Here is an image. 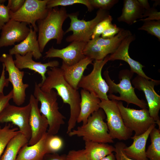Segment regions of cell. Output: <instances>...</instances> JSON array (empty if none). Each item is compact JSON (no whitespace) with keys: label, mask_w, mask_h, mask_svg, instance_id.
Listing matches in <instances>:
<instances>
[{"label":"cell","mask_w":160,"mask_h":160,"mask_svg":"<svg viewBox=\"0 0 160 160\" xmlns=\"http://www.w3.org/2000/svg\"><path fill=\"white\" fill-rule=\"evenodd\" d=\"M43 160H67L66 155H60L57 153L46 154Z\"/></svg>","instance_id":"43"},{"label":"cell","mask_w":160,"mask_h":160,"mask_svg":"<svg viewBox=\"0 0 160 160\" xmlns=\"http://www.w3.org/2000/svg\"><path fill=\"white\" fill-rule=\"evenodd\" d=\"M63 144V140L60 137L49 134L47 141L49 153H57L62 149Z\"/></svg>","instance_id":"32"},{"label":"cell","mask_w":160,"mask_h":160,"mask_svg":"<svg viewBox=\"0 0 160 160\" xmlns=\"http://www.w3.org/2000/svg\"><path fill=\"white\" fill-rule=\"evenodd\" d=\"M135 39V35L132 34L125 38L122 41L116 50L108 55L109 61L120 60L125 61L129 65L130 70L133 73L145 79L151 80L152 79L148 76L143 71L144 66L137 61L132 58L129 54V49L130 43Z\"/></svg>","instance_id":"18"},{"label":"cell","mask_w":160,"mask_h":160,"mask_svg":"<svg viewBox=\"0 0 160 160\" xmlns=\"http://www.w3.org/2000/svg\"><path fill=\"white\" fill-rule=\"evenodd\" d=\"M28 25L10 19L1 29L0 48L14 45L15 43H20L25 39L30 31Z\"/></svg>","instance_id":"16"},{"label":"cell","mask_w":160,"mask_h":160,"mask_svg":"<svg viewBox=\"0 0 160 160\" xmlns=\"http://www.w3.org/2000/svg\"><path fill=\"white\" fill-rule=\"evenodd\" d=\"M117 102L114 100H101L100 107L106 116V124L111 138L125 140L131 138L132 132L124 124Z\"/></svg>","instance_id":"8"},{"label":"cell","mask_w":160,"mask_h":160,"mask_svg":"<svg viewBox=\"0 0 160 160\" xmlns=\"http://www.w3.org/2000/svg\"><path fill=\"white\" fill-rule=\"evenodd\" d=\"M33 57L32 52H28L24 56L16 54L14 63L16 66L20 70L28 69L39 74L41 77V83L43 82L46 79L45 74L48 70L47 68L58 67L60 64L59 62L56 60L45 63L36 62L33 60Z\"/></svg>","instance_id":"19"},{"label":"cell","mask_w":160,"mask_h":160,"mask_svg":"<svg viewBox=\"0 0 160 160\" xmlns=\"http://www.w3.org/2000/svg\"><path fill=\"white\" fill-rule=\"evenodd\" d=\"M159 1H156L155 3H154V5H153V7H155L157 6V5H159Z\"/></svg>","instance_id":"46"},{"label":"cell","mask_w":160,"mask_h":160,"mask_svg":"<svg viewBox=\"0 0 160 160\" xmlns=\"http://www.w3.org/2000/svg\"><path fill=\"white\" fill-rule=\"evenodd\" d=\"M80 111L77 122L85 124L89 117L100 108V99L94 93L82 89L80 92Z\"/></svg>","instance_id":"21"},{"label":"cell","mask_w":160,"mask_h":160,"mask_svg":"<svg viewBox=\"0 0 160 160\" xmlns=\"http://www.w3.org/2000/svg\"><path fill=\"white\" fill-rule=\"evenodd\" d=\"M28 140L19 131L8 143L0 160H16L21 148L28 144Z\"/></svg>","instance_id":"27"},{"label":"cell","mask_w":160,"mask_h":160,"mask_svg":"<svg viewBox=\"0 0 160 160\" xmlns=\"http://www.w3.org/2000/svg\"><path fill=\"white\" fill-rule=\"evenodd\" d=\"M25 0H9L7 5L10 9V11L15 12L18 11L25 3Z\"/></svg>","instance_id":"41"},{"label":"cell","mask_w":160,"mask_h":160,"mask_svg":"<svg viewBox=\"0 0 160 160\" xmlns=\"http://www.w3.org/2000/svg\"><path fill=\"white\" fill-rule=\"evenodd\" d=\"M108 61V55L103 60H95L92 70L89 74L83 76L78 88L94 93L100 100H108L107 95L108 86L101 74L103 67Z\"/></svg>","instance_id":"9"},{"label":"cell","mask_w":160,"mask_h":160,"mask_svg":"<svg viewBox=\"0 0 160 160\" xmlns=\"http://www.w3.org/2000/svg\"><path fill=\"white\" fill-rule=\"evenodd\" d=\"M48 0H25L24 3L17 11L13 13L10 11V19L31 25L33 30L38 32L36 23L44 18L49 9L47 7Z\"/></svg>","instance_id":"12"},{"label":"cell","mask_w":160,"mask_h":160,"mask_svg":"<svg viewBox=\"0 0 160 160\" xmlns=\"http://www.w3.org/2000/svg\"><path fill=\"white\" fill-rule=\"evenodd\" d=\"M76 4H81L85 5L89 12L92 11L94 8L90 4L89 0H48L47 4L48 9L61 6H68Z\"/></svg>","instance_id":"30"},{"label":"cell","mask_w":160,"mask_h":160,"mask_svg":"<svg viewBox=\"0 0 160 160\" xmlns=\"http://www.w3.org/2000/svg\"><path fill=\"white\" fill-rule=\"evenodd\" d=\"M126 146L122 142H118L115 144V157L116 160H134L128 157L124 153V149Z\"/></svg>","instance_id":"37"},{"label":"cell","mask_w":160,"mask_h":160,"mask_svg":"<svg viewBox=\"0 0 160 160\" xmlns=\"http://www.w3.org/2000/svg\"><path fill=\"white\" fill-rule=\"evenodd\" d=\"M160 80H149L137 75L132 81L134 88L143 91L145 95L150 116L157 125L160 124L159 112L160 109V96L155 91V86L160 84Z\"/></svg>","instance_id":"14"},{"label":"cell","mask_w":160,"mask_h":160,"mask_svg":"<svg viewBox=\"0 0 160 160\" xmlns=\"http://www.w3.org/2000/svg\"><path fill=\"white\" fill-rule=\"evenodd\" d=\"M93 60L85 57L74 65L68 66L63 62L60 68L63 70L64 79L74 88L78 89V86L87 66L92 64Z\"/></svg>","instance_id":"24"},{"label":"cell","mask_w":160,"mask_h":160,"mask_svg":"<svg viewBox=\"0 0 160 160\" xmlns=\"http://www.w3.org/2000/svg\"><path fill=\"white\" fill-rule=\"evenodd\" d=\"M156 124L152 125L145 132L139 135L131 137L133 141L131 145L124 149V153L134 160H149L146 155V145L150 134Z\"/></svg>","instance_id":"22"},{"label":"cell","mask_w":160,"mask_h":160,"mask_svg":"<svg viewBox=\"0 0 160 160\" xmlns=\"http://www.w3.org/2000/svg\"><path fill=\"white\" fill-rule=\"evenodd\" d=\"M94 9L108 11L111 8L119 1L118 0H89Z\"/></svg>","instance_id":"34"},{"label":"cell","mask_w":160,"mask_h":160,"mask_svg":"<svg viewBox=\"0 0 160 160\" xmlns=\"http://www.w3.org/2000/svg\"><path fill=\"white\" fill-rule=\"evenodd\" d=\"M0 62L4 65L5 71L8 74L7 80L12 86L13 102L17 106L21 105L25 101L26 90L29 87L28 84L23 82L25 72L16 66L12 55L9 54H2L0 57Z\"/></svg>","instance_id":"11"},{"label":"cell","mask_w":160,"mask_h":160,"mask_svg":"<svg viewBox=\"0 0 160 160\" xmlns=\"http://www.w3.org/2000/svg\"><path fill=\"white\" fill-rule=\"evenodd\" d=\"M160 20V12L155 7H153L148 9L145 10L143 18L139 21L143 22L147 21Z\"/></svg>","instance_id":"35"},{"label":"cell","mask_w":160,"mask_h":160,"mask_svg":"<svg viewBox=\"0 0 160 160\" xmlns=\"http://www.w3.org/2000/svg\"><path fill=\"white\" fill-rule=\"evenodd\" d=\"M145 10L137 0H124L122 14L117 20L131 25L137 19L143 18Z\"/></svg>","instance_id":"25"},{"label":"cell","mask_w":160,"mask_h":160,"mask_svg":"<svg viewBox=\"0 0 160 160\" xmlns=\"http://www.w3.org/2000/svg\"><path fill=\"white\" fill-rule=\"evenodd\" d=\"M117 105L126 126L135 135H139L146 132L156 121L151 117L147 108L136 110L124 106L121 101H118Z\"/></svg>","instance_id":"10"},{"label":"cell","mask_w":160,"mask_h":160,"mask_svg":"<svg viewBox=\"0 0 160 160\" xmlns=\"http://www.w3.org/2000/svg\"><path fill=\"white\" fill-rule=\"evenodd\" d=\"M87 43L73 41L66 47L59 49L53 46L45 52V58L58 57L61 59L63 62L68 66L76 63L85 57L83 53Z\"/></svg>","instance_id":"17"},{"label":"cell","mask_w":160,"mask_h":160,"mask_svg":"<svg viewBox=\"0 0 160 160\" xmlns=\"http://www.w3.org/2000/svg\"><path fill=\"white\" fill-rule=\"evenodd\" d=\"M18 129L12 127L10 123L2 128L0 126V159L9 142L19 132Z\"/></svg>","instance_id":"29"},{"label":"cell","mask_w":160,"mask_h":160,"mask_svg":"<svg viewBox=\"0 0 160 160\" xmlns=\"http://www.w3.org/2000/svg\"><path fill=\"white\" fill-rule=\"evenodd\" d=\"M112 16L110 15L98 23L94 28L91 39L100 37L103 32L112 24Z\"/></svg>","instance_id":"33"},{"label":"cell","mask_w":160,"mask_h":160,"mask_svg":"<svg viewBox=\"0 0 160 160\" xmlns=\"http://www.w3.org/2000/svg\"><path fill=\"white\" fill-rule=\"evenodd\" d=\"M6 0H0V4H4V2H5Z\"/></svg>","instance_id":"47"},{"label":"cell","mask_w":160,"mask_h":160,"mask_svg":"<svg viewBox=\"0 0 160 160\" xmlns=\"http://www.w3.org/2000/svg\"><path fill=\"white\" fill-rule=\"evenodd\" d=\"M30 31L27 37L20 43L15 44L9 50V54L13 55L19 54L24 56L29 52H32L33 57L36 60L42 57L37 38L36 32L30 25Z\"/></svg>","instance_id":"20"},{"label":"cell","mask_w":160,"mask_h":160,"mask_svg":"<svg viewBox=\"0 0 160 160\" xmlns=\"http://www.w3.org/2000/svg\"><path fill=\"white\" fill-rule=\"evenodd\" d=\"M100 108L88 118L87 123L73 129L68 135L70 137H82L84 141L108 143L114 142L110 135L106 123L104 121L105 116Z\"/></svg>","instance_id":"5"},{"label":"cell","mask_w":160,"mask_h":160,"mask_svg":"<svg viewBox=\"0 0 160 160\" xmlns=\"http://www.w3.org/2000/svg\"><path fill=\"white\" fill-rule=\"evenodd\" d=\"M65 8L55 7L49 9L46 16L37 21L38 36V41L42 53L47 43L55 39L57 44L62 42L65 32L62 28L63 24L68 17Z\"/></svg>","instance_id":"2"},{"label":"cell","mask_w":160,"mask_h":160,"mask_svg":"<svg viewBox=\"0 0 160 160\" xmlns=\"http://www.w3.org/2000/svg\"><path fill=\"white\" fill-rule=\"evenodd\" d=\"M100 160H116L115 155L113 153L106 156Z\"/></svg>","instance_id":"45"},{"label":"cell","mask_w":160,"mask_h":160,"mask_svg":"<svg viewBox=\"0 0 160 160\" xmlns=\"http://www.w3.org/2000/svg\"><path fill=\"white\" fill-rule=\"evenodd\" d=\"M67 160H88L87 159L84 149L69 151L66 155Z\"/></svg>","instance_id":"38"},{"label":"cell","mask_w":160,"mask_h":160,"mask_svg":"<svg viewBox=\"0 0 160 160\" xmlns=\"http://www.w3.org/2000/svg\"><path fill=\"white\" fill-rule=\"evenodd\" d=\"M78 13L68 14L71 20L70 26L65 32V34L70 31L73 33L68 36L66 41L68 42L79 41L87 43L91 39L94 28L100 22L108 15V11L98 9L95 17L88 21L78 18Z\"/></svg>","instance_id":"7"},{"label":"cell","mask_w":160,"mask_h":160,"mask_svg":"<svg viewBox=\"0 0 160 160\" xmlns=\"http://www.w3.org/2000/svg\"><path fill=\"white\" fill-rule=\"evenodd\" d=\"M137 1L145 10H148L151 8L148 0H137Z\"/></svg>","instance_id":"44"},{"label":"cell","mask_w":160,"mask_h":160,"mask_svg":"<svg viewBox=\"0 0 160 160\" xmlns=\"http://www.w3.org/2000/svg\"><path fill=\"white\" fill-rule=\"evenodd\" d=\"M39 101L34 96L31 95L29 103L31 112L29 119V124L31 131V136L28 144L33 145L42 138L47 131L48 123L46 117L41 114L38 106Z\"/></svg>","instance_id":"15"},{"label":"cell","mask_w":160,"mask_h":160,"mask_svg":"<svg viewBox=\"0 0 160 160\" xmlns=\"http://www.w3.org/2000/svg\"><path fill=\"white\" fill-rule=\"evenodd\" d=\"M10 9L7 5L0 4V30L10 19Z\"/></svg>","instance_id":"36"},{"label":"cell","mask_w":160,"mask_h":160,"mask_svg":"<svg viewBox=\"0 0 160 160\" xmlns=\"http://www.w3.org/2000/svg\"><path fill=\"white\" fill-rule=\"evenodd\" d=\"M33 95L40 103V112L47 120V133L50 135H56L61 125L65 124L64 120L65 119L59 110L57 92L54 89L49 92L43 91L38 84L35 82Z\"/></svg>","instance_id":"4"},{"label":"cell","mask_w":160,"mask_h":160,"mask_svg":"<svg viewBox=\"0 0 160 160\" xmlns=\"http://www.w3.org/2000/svg\"><path fill=\"white\" fill-rule=\"evenodd\" d=\"M47 76L44 82L38 85L44 92L55 89L58 95L64 103L70 108V116L68 121L66 133L68 134L75 127L80 111V95L78 89L72 87L64 78L60 68L51 67L47 71Z\"/></svg>","instance_id":"1"},{"label":"cell","mask_w":160,"mask_h":160,"mask_svg":"<svg viewBox=\"0 0 160 160\" xmlns=\"http://www.w3.org/2000/svg\"><path fill=\"white\" fill-rule=\"evenodd\" d=\"M31 109L29 103L22 107L9 104L0 113V124L11 122L17 126L29 140L31 136L29 124Z\"/></svg>","instance_id":"13"},{"label":"cell","mask_w":160,"mask_h":160,"mask_svg":"<svg viewBox=\"0 0 160 160\" xmlns=\"http://www.w3.org/2000/svg\"><path fill=\"white\" fill-rule=\"evenodd\" d=\"M13 96L12 90L6 95L3 92H0V113L9 104V101L12 99Z\"/></svg>","instance_id":"40"},{"label":"cell","mask_w":160,"mask_h":160,"mask_svg":"<svg viewBox=\"0 0 160 160\" xmlns=\"http://www.w3.org/2000/svg\"><path fill=\"white\" fill-rule=\"evenodd\" d=\"M49 135L47 132L35 144L24 146L20 150L16 160H43L45 155L49 153L47 146Z\"/></svg>","instance_id":"23"},{"label":"cell","mask_w":160,"mask_h":160,"mask_svg":"<svg viewBox=\"0 0 160 160\" xmlns=\"http://www.w3.org/2000/svg\"><path fill=\"white\" fill-rule=\"evenodd\" d=\"M115 24H112L106 29L101 34V37L103 39L112 38L116 35L121 30Z\"/></svg>","instance_id":"39"},{"label":"cell","mask_w":160,"mask_h":160,"mask_svg":"<svg viewBox=\"0 0 160 160\" xmlns=\"http://www.w3.org/2000/svg\"><path fill=\"white\" fill-rule=\"evenodd\" d=\"M2 64V69L0 77V92H3L5 87H7L9 81L5 76V67L4 64Z\"/></svg>","instance_id":"42"},{"label":"cell","mask_w":160,"mask_h":160,"mask_svg":"<svg viewBox=\"0 0 160 160\" xmlns=\"http://www.w3.org/2000/svg\"><path fill=\"white\" fill-rule=\"evenodd\" d=\"M151 144L146 151L149 160H160V130L155 127L151 132Z\"/></svg>","instance_id":"28"},{"label":"cell","mask_w":160,"mask_h":160,"mask_svg":"<svg viewBox=\"0 0 160 160\" xmlns=\"http://www.w3.org/2000/svg\"><path fill=\"white\" fill-rule=\"evenodd\" d=\"M144 22L143 25L138 28V30L147 31L149 34L156 36L160 41V20L147 21Z\"/></svg>","instance_id":"31"},{"label":"cell","mask_w":160,"mask_h":160,"mask_svg":"<svg viewBox=\"0 0 160 160\" xmlns=\"http://www.w3.org/2000/svg\"><path fill=\"white\" fill-rule=\"evenodd\" d=\"M134 73L127 69L121 70L119 73L120 82L116 84L111 79L108 70H105L103 75L108 86L109 95H108V98L117 101H124L128 104H133L142 109L147 108V104L144 100L137 97L135 88L132 85L131 80Z\"/></svg>","instance_id":"3"},{"label":"cell","mask_w":160,"mask_h":160,"mask_svg":"<svg viewBox=\"0 0 160 160\" xmlns=\"http://www.w3.org/2000/svg\"><path fill=\"white\" fill-rule=\"evenodd\" d=\"M84 151L88 160H100L115 151V148L108 143L85 141Z\"/></svg>","instance_id":"26"},{"label":"cell","mask_w":160,"mask_h":160,"mask_svg":"<svg viewBox=\"0 0 160 160\" xmlns=\"http://www.w3.org/2000/svg\"><path fill=\"white\" fill-rule=\"evenodd\" d=\"M132 34L129 30L122 28L112 38L105 39L99 37L91 39L87 43L83 54L93 60H103L108 54L113 53L125 38Z\"/></svg>","instance_id":"6"}]
</instances>
